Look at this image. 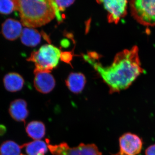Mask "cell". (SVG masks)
Segmentation results:
<instances>
[{
  "label": "cell",
  "mask_w": 155,
  "mask_h": 155,
  "mask_svg": "<svg viewBox=\"0 0 155 155\" xmlns=\"http://www.w3.org/2000/svg\"><path fill=\"white\" fill-rule=\"evenodd\" d=\"M61 52L59 49L51 45H44L37 51L32 52L27 61L33 62L35 69L51 72L59 63Z\"/></svg>",
  "instance_id": "cell-3"
},
{
  "label": "cell",
  "mask_w": 155,
  "mask_h": 155,
  "mask_svg": "<svg viewBox=\"0 0 155 155\" xmlns=\"http://www.w3.org/2000/svg\"><path fill=\"white\" fill-rule=\"evenodd\" d=\"M22 29L21 22L9 18L6 19L2 25V33L5 38L13 41L21 36Z\"/></svg>",
  "instance_id": "cell-9"
},
{
  "label": "cell",
  "mask_w": 155,
  "mask_h": 155,
  "mask_svg": "<svg viewBox=\"0 0 155 155\" xmlns=\"http://www.w3.org/2000/svg\"><path fill=\"white\" fill-rule=\"evenodd\" d=\"M9 113L15 121L25 122L29 115L27 103L25 100L21 99L14 100L10 104Z\"/></svg>",
  "instance_id": "cell-10"
},
{
  "label": "cell",
  "mask_w": 155,
  "mask_h": 155,
  "mask_svg": "<svg viewBox=\"0 0 155 155\" xmlns=\"http://www.w3.org/2000/svg\"><path fill=\"white\" fill-rule=\"evenodd\" d=\"M34 87L36 90L42 94H48L55 86L54 78L50 72L35 69Z\"/></svg>",
  "instance_id": "cell-8"
},
{
  "label": "cell",
  "mask_w": 155,
  "mask_h": 155,
  "mask_svg": "<svg viewBox=\"0 0 155 155\" xmlns=\"http://www.w3.org/2000/svg\"><path fill=\"white\" fill-rule=\"evenodd\" d=\"M17 10L16 0H1L0 1V14L8 15Z\"/></svg>",
  "instance_id": "cell-17"
},
{
  "label": "cell",
  "mask_w": 155,
  "mask_h": 155,
  "mask_svg": "<svg viewBox=\"0 0 155 155\" xmlns=\"http://www.w3.org/2000/svg\"><path fill=\"white\" fill-rule=\"evenodd\" d=\"M58 10L61 13V11H64L66 8L71 5L75 2L74 1H54Z\"/></svg>",
  "instance_id": "cell-18"
},
{
  "label": "cell",
  "mask_w": 155,
  "mask_h": 155,
  "mask_svg": "<svg viewBox=\"0 0 155 155\" xmlns=\"http://www.w3.org/2000/svg\"><path fill=\"white\" fill-rule=\"evenodd\" d=\"M97 2L102 4L107 11L108 22L110 23L117 24L127 14V1L125 0H107Z\"/></svg>",
  "instance_id": "cell-7"
},
{
  "label": "cell",
  "mask_w": 155,
  "mask_h": 155,
  "mask_svg": "<svg viewBox=\"0 0 155 155\" xmlns=\"http://www.w3.org/2000/svg\"><path fill=\"white\" fill-rule=\"evenodd\" d=\"M25 155L22 154H21V155Z\"/></svg>",
  "instance_id": "cell-21"
},
{
  "label": "cell",
  "mask_w": 155,
  "mask_h": 155,
  "mask_svg": "<svg viewBox=\"0 0 155 155\" xmlns=\"http://www.w3.org/2000/svg\"><path fill=\"white\" fill-rule=\"evenodd\" d=\"M86 83V78L81 73H70L66 80V85L69 90L77 94L83 91Z\"/></svg>",
  "instance_id": "cell-11"
},
{
  "label": "cell",
  "mask_w": 155,
  "mask_h": 155,
  "mask_svg": "<svg viewBox=\"0 0 155 155\" xmlns=\"http://www.w3.org/2000/svg\"><path fill=\"white\" fill-rule=\"evenodd\" d=\"M61 58L63 61L66 63L70 62L72 59V54L69 52L61 53Z\"/></svg>",
  "instance_id": "cell-19"
},
{
  "label": "cell",
  "mask_w": 155,
  "mask_h": 155,
  "mask_svg": "<svg viewBox=\"0 0 155 155\" xmlns=\"http://www.w3.org/2000/svg\"><path fill=\"white\" fill-rule=\"evenodd\" d=\"M48 148L53 155H102L97 147L94 144L81 143L77 147L71 148L66 143L53 145L49 140H46Z\"/></svg>",
  "instance_id": "cell-5"
},
{
  "label": "cell",
  "mask_w": 155,
  "mask_h": 155,
  "mask_svg": "<svg viewBox=\"0 0 155 155\" xmlns=\"http://www.w3.org/2000/svg\"><path fill=\"white\" fill-rule=\"evenodd\" d=\"M21 23L27 28L39 27L55 17L52 0H16Z\"/></svg>",
  "instance_id": "cell-2"
},
{
  "label": "cell",
  "mask_w": 155,
  "mask_h": 155,
  "mask_svg": "<svg viewBox=\"0 0 155 155\" xmlns=\"http://www.w3.org/2000/svg\"><path fill=\"white\" fill-rule=\"evenodd\" d=\"M119 150L113 155H137L143 147L141 139L131 133L124 134L119 139Z\"/></svg>",
  "instance_id": "cell-6"
},
{
  "label": "cell",
  "mask_w": 155,
  "mask_h": 155,
  "mask_svg": "<svg viewBox=\"0 0 155 155\" xmlns=\"http://www.w3.org/2000/svg\"><path fill=\"white\" fill-rule=\"evenodd\" d=\"M99 74L110 88V94L126 89L144 72L139 55L138 48L134 46L118 53L110 66L103 67L98 59L100 55L90 52L83 56Z\"/></svg>",
  "instance_id": "cell-1"
},
{
  "label": "cell",
  "mask_w": 155,
  "mask_h": 155,
  "mask_svg": "<svg viewBox=\"0 0 155 155\" xmlns=\"http://www.w3.org/2000/svg\"><path fill=\"white\" fill-rule=\"evenodd\" d=\"M3 82L6 89L11 92L21 90L24 84L23 77L16 72H10L6 74L3 79Z\"/></svg>",
  "instance_id": "cell-12"
},
{
  "label": "cell",
  "mask_w": 155,
  "mask_h": 155,
  "mask_svg": "<svg viewBox=\"0 0 155 155\" xmlns=\"http://www.w3.org/2000/svg\"><path fill=\"white\" fill-rule=\"evenodd\" d=\"M25 130L31 138L35 140H40L45 135L46 127L42 122L33 121L28 123Z\"/></svg>",
  "instance_id": "cell-14"
},
{
  "label": "cell",
  "mask_w": 155,
  "mask_h": 155,
  "mask_svg": "<svg viewBox=\"0 0 155 155\" xmlns=\"http://www.w3.org/2000/svg\"><path fill=\"white\" fill-rule=\"evenodd\" d=\"M20 39L23 45L33 47L40 43L41 35L36 29L25 27L22 29Z\"/></svg>",
  "instance_id": "cell-13"
},
{
  "label": "cell",
  "mask_w": 155,
  "mask_h": 155,
  "mask_svg": "<svg viewBox=\"0 0 155 155\" xmlns=\"http://www.w3.org/2000/svg\"><path fill=\"white\" fill-rule=\"evenodd\" d=\"M131 14L145 26H155V0H134L130 2Z\"/></svg>",
  "instance_id": "cell-4"
},
{
  "label": "cell",
  "mask_w": 155,
  "mask_h": 155,
  "mask_svg": "<svg viewBox=\"0 0 155 155\" xmlns=\"http://www.w3.org/2000/svg\"><path fill=\"white\" fill-rule=\"evenodd\" d=\"M28 155H45L48 152L47 144L44 141L37 140L21 146Z\"/></svg>",
  "instance_id": "cell-15"
},
{
  "label": "cell",
  "mask_w": 155,
  "mask_h": 155,
  "mask_svg": "<svg viewBox=\"0 0 155 155\" xmlns=\"http://www.w3.org/2000/svg\"><path fill=\"white\" fill-rule=\"evenodd\" d=\"M146 155H155V144L149 147L145 151Z\"/></svg>",
  "instance_id": "cell-20"
},
{
  "label": "cell",
  "mask_w": 155,
  "mask_h": 155,
  "mask_svg": "<svg viewBox=\"0 0 155 155\" xmlns=\"http://www.w3.org/2000/svg\"><path fill=\"white\" fill-rule=\"evenodd\" d=\"M21 149L15 142L7 140L0 146V155H20Z\"/></svg>",
  "instance_id": "cell-16"
}]
</instances>
